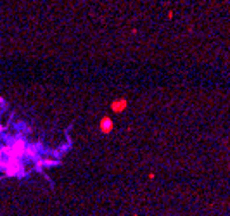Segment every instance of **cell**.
Instances as JSON below:
<instances>
[{
	"instance_id": "2",
	"label": "cell",
	"mask_w": 230,
	"mask_h": 216,
	"mask_svg": "<svg viewBox=\"0 0 230 216\" xmlns=\"http://www.w3.org/2000/svg\"><path fill=\"white\" fill-rule=\"evenodd\" d=\"M125 107H126V100H116L113 104V111L114 112H121V111H125Z\"/></svg>"
},
{
	"instance_id": "1",
	"label": "cell",
	"mask_w": 230,
	"mask_h": 216,
	"mask_svg": "<svg viewBox=\"0 0 230 216\" xmlns=\"http://www.w3.org/2000/svg\"><path fill=\"white\" fill-rule=\"evenodd\" d=\"M100 130H102L104 133H109V132L113 130V123H111V119L104 118V119L100 121Z\"/></svg>"
}]
</instances>
